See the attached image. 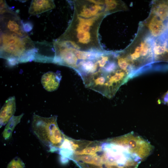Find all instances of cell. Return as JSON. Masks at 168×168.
Masks as SVG:
<instances>
[{"label":"cell","instance_id":"8992f818","mask_svg":"<svg viewBox=\"0 0 168 168\" xmlns=\"http://www.w3.org/2000/svg\"><path fill=\"white\" fill-rule=\"evenodd\" d=\"M37 50L34 61L39 62L53 63L55 54L53 43L47 42H35Z\"/></svg>","mask_w":168,"mask_h":168},{"label":"cell","instance_id":"9a60e30c","mask_svg":"<svg viewBox=\"0 0 168 168\" xmlns=\"http://www.w3.org/2000/svg\"><path fill=\"white\" fill-rule=\"evenodd\" d=\"M23 25L24 30L26 32V31H29L32 29V26L29 22L23 23Z\"/></svg>","mask_w":168,"mask_h":168},{"label":"cell","instance_id":"8fae6325","mask_svg":"<svg viewBox=\"0 0 168 168\" xmlns=\"http://www.w3.org/2000/svg\"><path fill=\"white\" fill-rule=\"evenodd\" d=\"M24 115L22 114L17 116H13L7 124L2 133V136L5 140L9 139L16 126L20 123Z\"/></svg>","mask_w":168,"mask_h":168},{"label":"cell","instance_id":"5bb4252c","mask_svg":"<svg viewBox=\"0 0 168 168\" xmlns=\"http://www.w3.org/2000/svg\"><path fill=\"white\" fill-rule=\"evenodd\" d=\"M77 155H92L91 147H86L80 151H77L75 152Z\"/></svg>","mask_w":168,"mask_h":168},{"label":"cell","instance_id":"277c9868","mask_svg":"<svg viewBox=\"0 0 168 168\" xmlns=\"http://www.w3.org/2000/svg\"><path fill=\"white\" fill-rule=\"evenodd\" d=\"M57 116L43 117L34 114L31 128L33 132L49 152H54L62 144L63 135L57 122Z\"/></svg>","mask_w":168,"mask_h":168},{"label":"cell","instance_id":"52a82bcc","mask_svg":"<svg viewBox=\"0 0 168 168\" xmlns=\"http://www.w3.org/2000/svg\"><path fill=\"white\" fill-rule=\"evenodd\" d=\"M16 110L15 97H10L7 100L1 108L0 112V127L1 128L10 121Z\"/></svg>","mask_w":168,"mask_h":168},{"label":"cell","instance_id":"2e32d148","mask_svg":"<svg viewBox=\"0 0 168 168\" xmlns=\"http://www.w3.org/2000/svg\"><path fill=\"white\" fill-rule=\"evenodd\" d=\"M163 103L168 105V91L165 93L162 97Z\"/></svg>","mask_w":168,"mask_h":168},{"label":"cell","instance_id":"5b68a950","mask_svg":"<svg viewBox=\"0 0 168 168\" xmlns=\"http://www.w3.org/2000/svg\"><path fill=\"white\" fill-rule=\"evenodd\" d=\"M167 22L163 21L157 16L151 12L148 17L142 23L151 36L156 38L165 31Z\"/></svg>","mask_w":168,"mask_h":168},{"label":"cell","instance_id":"7a4b0ae2","mask_svg":"<svg viewBox=\"0 0 168 168\" xmlns=\"http://www.w3.org/2000/svg\"><path fill=\"white\" fill-rule=\"evenodd\" d=\"M154 40L147 30L140 24L133 41L124 50L135 77L152 69L154 70Z\"/></svg>","mask_w":168,"mask_h":168},{"label":"cell","instance_id":"ba28073f","mask_svg":"<svg viewBox=\"0 0 168 168\" xmlns=\"http://www.w3.org/2000/svg\"><path fill=\"white\" fill-rule=\"evenodd\" d=\"M62 76L60 72H48L42 76L41 82L44 88L47 91H53L58 87Z\"/></svg>","mask_w":168,"mask_h":168},{"label":"cell","instance_id":"4fadbf2b","mask_svg":"<svg viewBox=\"0 0 168 168\" xmlns=\"http://www.w3.org/2000/svg\"><path fill=\"white\" fill-rule=\"evenodd\" d=\"M93 155H86L80 156L79 159L86 163L93 164Z\"/></svg>","mask_w":168,"mask_h":168},{"label":"cell","instance_id":"30bf717a","mask_svg":"<svg viewBox=\"0 0 168 168\" xmlns=\"http://www.w3.org/2000/svg\"><path fill=\"white\" fill-rule=\"evenodd\" d=\"M151 12L163 21H168V0L154 1L152 4Z\"/></svg>","mask_w":168,"mask_h":168},{"label":"cell","instance_id":"6da1fadb","mask_svg":"<svg viewBox=\"0 0 168 168\" xmlns=\"http://www.w3.org/2000/svg\"><path fill=\"white\" fill-rule=\"evenodd\" d=\"M100 23L96 16L74 14L66 30L58 38L61 45L79 51L103 49L99 37Z\"/></svg>","mask_w":168,"mask_h":168},{"label":"cell","instance_id":"7c38bea8","mask_svg":"<svg viewBox=\"0 0 168 168\" xmlns=\"http://www.w3.org/2000/svg\"><path fill=\"white\" fill-rule=\"evenodd\" d=\"M25 165L19 157L13 159L8 164L7 168H24Z\"/></svg>","mask_w":168,"mask_h":168},{"label":"cell","instance_id":"9c48e42d","mask_svg":"<svg viewBox=\"0 0 168 168\" xmlns=\"http://www.w3.org/2000/svg\"><path fill=\"white\" fill-rule=\"evenodd\" d=\"M55 7L53 0H32L28 12L31 15H37Z\"/></svg>","mask_w":168,"mask_h":168},{"label":"cell","instance_id":"3957f363","mask_svg":"<svg viewBox=\"0 0 168 168\" xmlns=\"http://www.w3.org/2000/svg\"><path fill=\"white\" fill-rule=\"evenodd\" d=\"M37 50L35 41L28 35L22 36L0 30V57L6 60L9 65L34 61Z\"/></svg>","mask_w":168,"mask_h":168}]
</instances>
